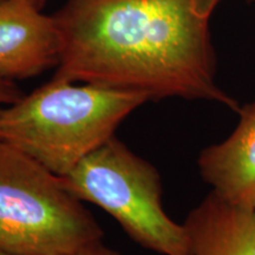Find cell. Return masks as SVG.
<instances>
[{
  "instance_id": "obj_1",
  "label": "cell",
  "mask_w": 255,
  "mask_h": 255,
  "mask_svg": "<svg viewBox=\"0 0 255 255\" xmlns=\"http://www.w3.org/2000/svg\"><path fill=\"white\" fill-rule=\"evenodd\" d=\"M219 0H66L55 17L53 78L133 91L149 101L240 104L216 81L210 18Z\"/></svg>"
},
{
  "instance_id": "obj_2",
  "label": "cell",
  "mask_w": 255,
  "mask_h": 255,
  "mask_svg": "<svg viewBox=\"0 0 255 255\" xmlns=\"http://www.w3.org/2000/svg\"><path fill=\"white\" fill-rule=\"evenodd\" d=\"M146 102L139 92L52 78L5 108L0 141L63 177Z\"/></svg>"
},
{
  "instance_id": "obj_3",
  "label": "cell",
  "mask_w": 255,
  "mask_h": 255,
  "mask_svg": "<svg viewBox=\"0 0 255 255\" xmlns=\"http://www.w3.org/2000/svg\"><path fill=\"white\" fill-rule=\"evenodd\" d=\"M103 235L62 178L0 141V251L66 255L102 241Z\"/></svg>"
},
{
  "instance_id": "obj_4",
  "label": "cell",
  "mask_w": 255,
  "mask_h": 255,
  "mask_svg": "<svg viewBox=\"0 0 255 255\" xmlns=\"http://www.w3.org/2000/svg\"><path fill=\"white\" fill-rule=\"evenodd\" d=\"M60 178L70 193L107 212L145 250L193 255L186 226L174 221L163 208L157 169L116 136Z\"/></svg>"
},
{
  "instance_id": "obj_5",
  "label": "cell",
  "mask_w": 255,
  "mask_h": 255,
  "mask_svg": "<svg viewBox=\"0 0 255 255\" xmlns=\"http://www.w3.org/2000/svg\"><path fill=\"white\" fill-rule=\"evenodd\" d=\"M62 38L53 15L32 0H0V78L23 81L57 68Z\"/></svg>"
},
{
  "instance_id": "obj_6",
  "label": "cell",
  "mask_w": 255,
  "mask_h": 255,
  "mask_svg": "<svg viewBox=\"0 0 255 255\" xmlns=\"http://www.w3.org/2000/svg\"><path fill=\"white\" fill-rule=\"evenodd\" d=\"M235 129L197 157L210 191L239 208L255 212V102L240 105Z\"/></svg>"
},
{
  "instance_id": "obj_7",
  "label": "cell",
  "mask_w": 255,
  "mask_h": 255,
  "mask_svg": "<svg viewBox=\"0 0 255 255\" xmlns=\"http://www.w3.org/2000/svg\"><path fill=\"white\" fill-rule=\"evenodd\" d=\"M193 255H255V212L210 193L186 221Z\"/></svg>"
},
{
  "instance_id": "obj_8",
  "label": "cell",
  "mask_w": 255,
  "mask_h": 255,
  "mask_svg": "<svg viewBox=\"0 0 255 255\" xmlns=\"http://www.w3.org/2000/svg\"><path fill=\"white\" fill-rule=\"evenodd\" d=\"M23 96V92L19 90L14 82L0 78V115L5 108L18 102Z\"/></svg>"
},
{
  "instance_id": "obj_9",
  "label": "cell",
  "mask_w": 255,
  "mask_h": 255,
  "mask_svg": "<svg viewBox=\"0 0 255 255\" xmlns=\"http://www.w3.org/2000/svg\"><path fill=\"white\" fill-rule=\"evenodd\" d=\"M0 255H17V254H11V253H6V252L0 251ZM66 255H121L120 252H117L114 248H111L109 246L104 244L103 240L95 242V244L89 245V246L82 248L77 252L72 254H66Z\"/></svg>"
},
{
  "instance_id": "obj_10",
  "label": "cell",
  "mask_w": 255,
  "mask_h": 255,
  "mask_svg": "<svg viewBox=\"0 0 255 255\" xmlns=\"http://www.w3.org/2000/svg\"><path fill=\"white\" fill-rule=\"evenodd\" d=\"M46 1H47V0H32V2H33V4L40 9H43V7L46 4Z\"/></svg>"
},
{
  "instance_id": "obj_11",
  "label": "cell",
  "mask_w": 255,
  "mask_h": 255,
  "mask_svg": "<svg viewBox=\"0 0 255 255\" xmlns=\"http://www.w3.org/2000/svg\"><path fill=\"white\" fill-rule=\"evenodd\" d=\"M219 1H220V2H221V1H222V0H219ZM254 1H255V0H254Z\"/></svg>"
}]
</instances>
